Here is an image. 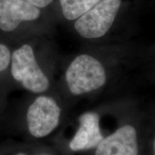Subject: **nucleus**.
Returning a JSON list of instances; mask_svg holds the SVG:
<instances>
[{"instance_id":"nucleus-9","label":"nucleus","mask_w":155,"mask_h":155,"mask_svg":"<svg viewBox=\"0 0 155 155\" xmlns=\"http://www.w3.org/2000/svg\"><path fill=\"white\" fill-rule=\"evenodd\" d=\"M11 62V53L5 45L0 44V73L7 68Z\"/></svg>"},{"instance_id":"nucleus-5","label":"nucleus","mask_w":155,"mask_h":155,"mask_svg":"<svg viewBox=\"0 0 155 155\" xmlns=\"http://www.w3.org/2000/svg\"><path fill=\"white\" fill-rule=\"evenodd\" d=\"M38 7L26 0H0V29L5 32L15 30L19 24L38 19Z\"/></svg>"},{"instance_id":"nucleus-11","label":"nucleus","mask_w":155,"mask_h":155,"mask_svg":"<svg viewBox=\"0 0 155 155\" xmlns=\"http://www.w3.org/2000/svg\"><path fill=\"white\" fill-rule=\"evenodd\" d=\"M154 155H155V139L154 141Z\"/></svg>"},{"instance_id":"nucleus-6","label":"nucleus","mask_w":155,"mask_h":155,"mask_svg":"<svg viewBox=\"0 0 155 155\" xmlns=\"http://www.w3.org/2000/svg\"><path fill=\"white\" fill-rule=\"evenodd\" d=\"M95 155H138L135 128L125 125L103 139L96 147Z\"/></svg>"},{"instance_id":"nucleus-1","label":"nucleus","mask_w":155,"mask_h":155,"mask_svg":"<svg viewBox=\"0 0 155 155\" xmlns=\"http://www.w3.org/2000/svg\"><path fill=\"white\" fill-rule=\"evenodd\" d=\"M65 78L70 91L78 96L102 87L106 81V75L98 60L83 54L77 56L70 64Z\"/></svg>"},{"instance_id":"nucleus-4","label":"nucleus","mask_w":155,"mask_h":155,"mask_svg":"<svg viewBox=\"0 0 155 155\" xmlns=\"http://www.w3.org/2000/svg\"><path fill=\"white\" fill-rule=\"evenodd\" d=\"M61 113V108L53 98L38 97L27 112V123L30 134L36 138L49 135L59 124Z\"/></svg>"},{"instance_id":"nucleus-7","label":"nucleus","mask_w":155,"mask_h":155,"mask_svg":"<svg viewBox=\"0 0 155 155\" xmlns=\"http://www.w3.org/2000/svg\"><path fill=\"white\" fill-rule=\"evenodd\" d=\"M79 121L80 127L70 143V148L73 151H80L96 147L104 139L99 116L94 112H88L80 116Z\"/></svg>"},{"instance_id":"nucleus-12","label":"nucleus","mask_w":155,"mask_h":155,"mask_svg":"<svg viewBox=\"0 0 155 155\" xmlns=\"http://www.w3.org/2000/svg\"><path fill=\"white\" fill-rule=\"evenodd\" d=\"M16 155H26V154H23V153H19V154H17ZM41 155H48V154H41Z\"/></svg>"},{"instance_id":"nucleus-10","label":"nucleus","mask_w":155,"mask_h":155,"mask_svg":"<svg viewBox=\"0 0 155 155\" xmlns=\"http://www.w3.org/2000/svg\"><path fill=\"white\" fill-rule=\"evenodd\" d=\"M26 1L36 6L38 8H43L53 2V0H26Z\"/></svg>"},{"instance_id":"nucleus-8","label":"nucleus","mask_w":155,"mask_h":155,"mask_svg":"<svg viewBox=\"0 0 155 155\" xmlns=\"http://www.w3.org/2000/svg\"><path fill=\"white\" fill-rule=\"evenodd\" d=\"M101 0H60L64 17L74 20L90 10Z\"/></svg>"},{"instance_id":"nucleus-2","label":"nucleus","mask_w":155,"mask_h":155,"mask_svg":"<svg viewBox=\"0 0 155 155\" xmlns=\"http://www.w3.org/2000/svg\"><path fill=\"white\" fill-rule=\"evenodd\" d=\"M11 73L23 88L35 94H40L50 86L48 78L37 63L32 48L23 45L11 57Z\"/></svg>"},{"instance_id":"nucleus-3","label":"nucleus","mask_w":155,"mask_h":155,"mask_svg":"<svg viewBox=\"0 0 155 155\" xmlns=\"http://www.w3.org/2000/svg\"><path fill=\"white\" fill-rule=\"evenodd\" d=\"M121 0H101L75 22V29L86 39L101 38L107 33L114 22Z\"/></svg>"}]
</instances>
